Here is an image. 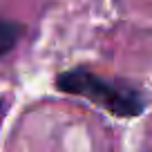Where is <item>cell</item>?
Masks as SVG:
<instances>
[{"label": "cell", "mask_w": 152, "mask_h": 152, "mask_svg": "<svg viewBox=\"0 0 152 152\" xmlns=\"http://www.w3.org/2000/svg\"><path fill=\"white\" fill-rule=\"evenodd\" d=\"M2 112H5V103L0 101V116H2Z\"/></svg>", "instance_id": "3"}, {"label": "cell", "mask_w": 152, "mask_h": 152, "mask_svg": "<svg viewBox=\"0 0 152 152\" xmlns=\"http://www.w3.org/2000/svg\"><path fill=\"white\" fill-rule=\"evenodd\" d=\"M20 36H23V27L18 23L0 18V56L9 54L20 40Z\"/></svg>", "instance_id": "2"}, {"label": "cell", "mask_w": 152, "mask_h": 152, "mask_svg": "<svg viewBox=\"0 0 152 152\" xmlns=\"http://www.w3.org/2000/svg\"><path fill=\"white\" fill-rule=\"evenodd\" d=\"M56 90L63 94L81 96L103 107L119 119H137L145 112V94L125 81H114L94 74L87 67H74L56 76Z\"/></svg>", "instance_id": "1"}]
</instances>
